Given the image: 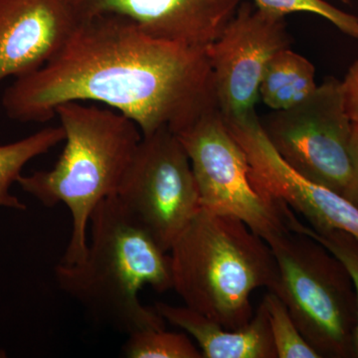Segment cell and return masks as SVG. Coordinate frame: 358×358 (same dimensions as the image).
I'll return each instance as SVG.
<instances>
[{
    "label": "cell",
    "mask_w": 358,
    "mask_h": 358,
    "mask_svg": "<svg viewBox=\"0 0 358 358\" xmlns=\"http://www.w3.org/2000/svg\"><path fill=\"white\" fill-rule=\"evenodd\" d=\"M93 101L136 122L143 136L178 134L218 108L206 48L155 38L117 15L81 20L38 70L2 96L7 117L45 122L63 103Z\"/></svg>",
    "instance_id": "cell-1"
},
{
    "label": "cell",
    "mask_w": 358,
    "mask_h": 358,
    "mask_svg": "<svg viewBox=\"0 0 358 358\" xmlns=\"http://www.w3.org/2000/svg\"><path fill=\"white\" fill-rule=\"evenodd\" d=\"M83 260L59 263V288L81 305L98 324L131 334L166 327L155 308L141 303L138 293L173 289L171 256L124 208L117 195L98 204L90 220Z\"/></svg>",
    "instance_id": "cell-2"
},
{
    "label": "cell",
    "mask_w": 358,
    "mask_h": 358,
    "mask_svg": "<svg viewBox=\"0 0 358 358\" xmlns=\"http://www.w3.org/2000/svg\"><path fill=\"white\" fill-rule=\"evenodd\" d=\"M56 115L65 148L48 171L21 176L17 185L45 207L64 203L72 230L60 263L81 262L88 244L90 220L101 201L117 194L141 138L136 122L117 110L70 102Z\"/></svg>",
    "instance_id": "cell-3"
},
{
    "label": "cell",
    "mask_w": 358,
    "mask_h": 358,
    "mask_svg": "<svg viewBox=\"0 0 358 358\" xmlns=\"http://www.w3.org/2000/svg\"><path fill=\"white\" fill-rule=\"evenodd\" d=\"M169 253L173 289L186 307L225 329L247 326L252 293L277 284L270 246L232 216L200 209Z\"/></svg>",
    "instance_id": "cell-4"
},
{
    "label": "cell",
    "mask_w": 358,
    "mask_h": 358,
    "mask_svg": "<svg viewBox=\"0 0 358 358\" xmlns=\"http://www.w3.org/2000/svg\"><path fill=\"white\" fill-rule=\"evenodd\" d=\"M278 268L273 293L322 357L355 355L357 305L352 279L327 248L300 230L268 241Z\"/></svg>",
    "instance_id": "cell-5"
},
{
    "label": "cell",
    "mask_w": 358,
    "mask_h": 358,
    "mask_svg": "<svg viewBox=\"0 0 358 358\" xmlns=\"http://www.w3.org/2000/svg\"><path fill=\"white\" fill-rule=\"evenodd\" d=\"M192 164L201 208L241 220L266 242L301 223L254 181L243 148L218 108L176 134Z\"/></svg>",
    "instance_id": "cell-6"
},
{
    "label": "cell",
    "mask_w": 358,
    "mask_h": 358,
    "mask_svg": "<svg viewBox=\"0 0 358 358\" xmlns=\"http://www.w3.org/2000/svg\"><path fill=\"white\" fill-rule=\"evenodd\" d=\"M352 122L345 110L343 83L329 77L300 105L275 110L261 124L289 166L358 208V179L350 150Z\"/></svg>",
    "instance_id": "cell-7"
},
{
    "label": "cell",
    "mask_w": 358,
    "mask_h": 358,
    "mask_svg": "<svg viewBox=\"0 0 358 358\" xmlns=\"http://www.w3.org/2000/svg\"><path fill=\"white\" fill-rule=\"evenodd\" d=\"M115 195L167 253L201 209L188 155L178 136L166 128L141 134Z\"/></svg>",
    "instance_id": "cell-8"
},
{
    "label": "cell",
    "mask_w": 358,
    "mask_h": 358,
    "mask_svg": "<svg viewBox=\"0 0 358 358\" xmlns=\"http://www.w3.org/2000/svg\"><path fill=\"white\" fill-rule=\"evenodd\" d=\"M291 43L285 18L259 10L249 2L240 4L220 36L206 48L224 119L255 114L268 61Z\"/></svg>",
    "instance_id": "cell-9"
},
{
    "label": "cell",
    "mask_w": 358,
    "mask_h": 358,
    "mask_svg": "<svg viewBox=\"0 0 358 358\" xmlns=\"http://www.w3.org/2000/svg\"><path fill=\"white\" fill-rule=\"evenodd\" d=\"M225 122L243 148L254 181L264 192L301 214L313 229L345 231L358 239L357 207L289 166L271 145L256 113Z\"/></svg>",
    "instance_id": "cell-10"
},
{
    "label": "cell",
    "mask_w": 358,
    "mask_h": 358,
    "mask_svg": "<svg viewBox=\"0 0 358 358\" xmlns=\"http://www.w3.org/2000/svg\"><path fill=\"white\" fill-rule=\"evenodd\" d=\"M79 20L117 15L155 38L207 48L220 36L242 0H62Z\"/></svg>",
    "instance_id": "cell-11"
},
{
    "label": "cell",
    "mask_w": 358,
    "mask_h": 358,
    "mask_svg": "<svg viewBox=\"0 0 358 358\" xmlns=\"http://www.w3.org/2000/svg\"><path fill=\"white\" fill-rule=\"evenodd\" d=\"M79 22L62 0H0V82L46 64Z\"/></svg>",
    "instance_id": "cell-12"
},
{
    "label": "cell",
    "mask_w": 358,
    "mask_h": 358,
    "mask_svg": "<svg viewBox=\"0 0 358 358\" xmlns=\"http://www.w3.org/2000/svg\"><path fill=\"white\" fill-rule=\"evenodd\" d=\"M155 310L166 322L183 329L196 341L204 358H277L266 308L262 303L249 324L228 329L186 307L157 301Z\"/></svg>",
    "instance_id": "cell-13"
},
{
    "label": "cell",
    "mask_w": 358,
    "mask_h": 358,
    "mask_svg": "<svg viewBox=\"0 0 358 358\" xmlns=\"http://www.w3.org/2000/svg\"><path fill=\"white\" fill-rule=\"evenodd\" d=\"M315 76V66L307 58L291 48L282 49L268 61L259 96L270 109H292L317 90Z\"/></svg>",
    "instance_id": "cell-14"
},
{
    "label": "cell",
    "mask_w": 358,
    "mask_h": 358,
    "mask_svg": "<svg viewBox=\"0 0 358 358\" xmlns=\"http://www.w3.org/2000/svg\"><path fill=\"white\" fill-rule=\"evenodd\" d=\"M65 140L62 127H48L22 138L0 145V207L25 211L26 205L11 194L10 187L17 182L26 164L46 154Z\"/></svg>",
    "instance_id": "cell-15"
},
{
    "label": "cell",
    "mask_w": 358,
    "mask_h": 358,
    "mask_svg": "<svg viewBox=\"0 0 358 358\" xmlns=\"http://www.w3.org/2000/svg\"><path fill=\"white\" fill-rule=\"evenodd\" d=\"M122 355L129 358H202V353L185 334L147 329L129 334Z\"/></svg>",
    "instance_id": "cell-16"
},
{
    "label": "cell",
    "mask_w": 358,
    "mask_h": 358,
    "mask_svg": "<svg viewBox=\"0 0 358 358\" xmlns=\"http://www.w3.org/2000/svg\"><path fill=\"white\" fill-rule=\"evenodd\" d=\"M262 303L267 312L277 358L322 357L303 338L284 301L277 294L268 291Z\"/></svg>",
    "instance_id": "cell-17"
},
{
    "label": "cell",
    "mask_w": 358,
    "mask_h": 358,
    "mask_svg": "<svg viewBox=\"0 0 358 358\" xmlns=\"http://www.w3.org/2000/svg\"><path fill=\"white\" fill-rule=\"evenodd\" d=\"M259 10L286 18L296 13H307L322 16L331 21L341 31L358 40V17L343 13L324 0H253Z\"/></svg>",
    "instance_id": "cell-18"
},
{
    "label": "cell",
    "mask_w": 358,
    "mask_h": 358,
    "mask_svg": "<svg viewBox=\"0 0 358 358\" xmlns=\"http://www.w3.org/2000/svg\"><path fill=\"white\" fill-rule=\"evenodd\" d=\"M299 230L313 237L329 250L345 266L353 287L357 305V322L355 334V355L358 357V239L350 233L341 230H315L301 224Z\"/></svg>",
    "instance_id": "cell-19"
},
{
    "label": "cell",
    "mask_w": 358,
    "mask_h": 358,
    "mask_svg": "<svg viewBox=\"0 0 358 358\" xmlns=\"http://www.w3.org/2000/svg\"><path fill=\"white\" fill-rule=\"evenodd\" d=\"M341 83L346 112L352 122H358V59L350 66Z\"/></svg>",
    "instance_id": "cell-20"
},
{
    "label": "cell",
    "mask_w": 358,
    "mask_h": 358,
    "mask_svg": "<svg viewBox=\"0 0 358 358\" xmlns=\"http://www.w3.org/2000/svg\"><path fill=\"white\" fill-rule=\"evenodd\" d=\"M350 150H352L353 166H355V173H357L358 179V122H352V136Z\"/></svg>",
    "instance_id": "cell-21"
},
{
    "label": "cell",
    "mask_w": 358,
    "mask_h": 358,
    "mask_svg": "<svg viewBox=\"0 0 358 358\" xmlns=\"http://www.w3.org/2000/svg\"><path fill=\"white\" fill-rule=\"evenodd\" d=\"M6 353L3 352V350H0V358L6 357Z\"/></svg>",
    "instance_id": "cell-22"
},
{
    "label": "cell",
    "mask_w": 358,
    "mask_h": 358,
    "mask_svg": "<svg viewBox=\"0 0 358 358\" xmlns=\"http://www.w3.org/2000/svg\"><path fill=\"white\" fill-rule=\"evenodd\" d=\"M341 2H345V3H350L352 0H341Z\"/></svg>",
    "instance_id": "cell-23"
}]
</instances>
